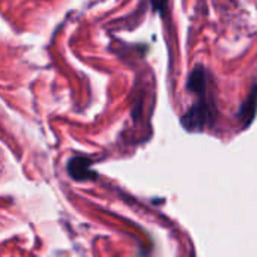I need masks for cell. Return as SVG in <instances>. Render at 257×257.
I'll use <instances>...</instances> for the list:
<instances>
[{
	"instance_id": "cell-1",
	"label": "cell",
	"mask_w": 257,
	"mask_h": 257,
	"mask_svg": "<svg viewBox=\"0 0 257 257\" xmlns=\"http://www.w3.org/2000/svg\"><path fill=\"white\" fill-rule=\"evenodd\" d=\"M212 107L209 105L206 96H200V99L181 117V123L185 130L194 133L203 131L212 122Z\"/></svg>"
},
{
	"instance_id": "cell-2",
	"label": "cell",
	"mask_w": 257,
	"mask_h": 257,
	"mask_svg": "<svg viewBox=\"0 0 257 257\" xmlns=\"http://www.w3.org/2000/svg\"><path fill=\"white\" fill-rule=\"evenodd\" d=\"M208 80H209V74L206 71L205 66L202 65H197L190 77H188V81H187V89L193 93H196L199 98L200 96H206V92H208Z\"/></svg>"
},
{
	"instance_id": "cell-3",
	"label": "cell",
	"mask_w": 257,
	"mask_h": 257,
	"mask_svg": "<svg viewBox=\"0 0 257 257\" xmlns=\"http://www.w3.org/2000/svg\"><path fill=\"white\" fill-rule=\"evenodd\" d=\"M257 111V86H254L253 92L248 95L247 101L241 105V110H239V119L242 120V126H248L254 116H256Z\"/></svg>"
}]
</instances>
